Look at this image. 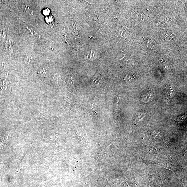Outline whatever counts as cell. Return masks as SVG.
<instances>
[{"mask_svg":"<svg viewBox=\"0 0 187 187\" xmlns=\"http://www.w3.org/2000/svg\"><path fill=\"white\" fill-rule=\"evenodd\" d=\"M147 40V41H146L147 43H146L148 49L150 51L152 52H156L157 51V48L155 45L151 41L149 40Z\"/></svg>","mask_w":187,"mask_h":187,"instance_id":"6da1fadb","label":"cell"},{"mask_svg":"<svg viewBox=\"0 0 187 187\" xmlns=\"http://www.w3.org/2000/svg\"><path fill=\"white\" fill-rule=\"evenodd\" d=\"M48 70V67L41 68L38 71V74L41 77H45L47 75Z\"/></svg>","mask_w":187,"mask_h":187,"instance_id":"7a4b0ae2","label":"cell"},{"mask_svg":"<svg viewBox=\"0 0 187 187\" xmlns=\"http://www.w3.org/2000/svg\"><path fill=\"white\" fill-rule=\"evenodd\" d=\"M97 54L94 51H90L88 52V53L87 54V56L86 57L88 58L89 57H91L89 58L90 59H94L96 58L97 56Z\"/></svg>","mask_w":187,"mask_h":187,"instance_id":"3957f363","label":"cell"},{"mask_svg":"<svg viewBox=\"0 0 187 187\" xmlns=\"http://www.w3.org/2000/svg\"><path fill=\"white\" fill-rule=\"evenodd\" d=\"M50 11L48 9H46V10H44V11H43V13L44 15H47L49 14Z\"/></svg>","mask_w":187,"mask_h":187,"instance_id":"277c9868","label":"cell"}]
</instances>
